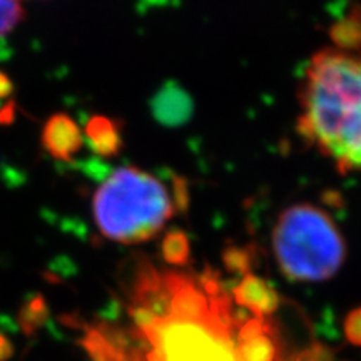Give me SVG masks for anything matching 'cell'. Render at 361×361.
<instances>
[{"mask_svg": "<svg viewBox=\"0 0 361 361\" xmlns=\"http://www.w3.org/2000/svg\"><path fill=\"white\" fill-rule=\"evenodd\" d=\"M85 135L94 151L101 156H114L123 144L119 126L104 116H96L89 121L85 126Z\"/></svg>", "mask_w": 361, "mask_h": 361, "instance_id": "7", "label": "cell"}, {"mask_svg": "<svg viewBox=\"0 0 361 361\" xmlns=\"http://www.w3.org/2000/svg\"><path fill=\"white\" fill-rule=\"evenodd\" d=\"M295 361H301V358H300V356H298V358H296Z\"/></svg>", "mask_w": 361, "mask_h": 361, "instance_id": "14", "label": "cell"}, {"mask_svg": "<svg viewBox=\"0 0 361 361\" xmlns=\"http://www.w3.org/2000/svg\"><path fill=\"white\" fill-rule=\"evenodd\" d=\"M13 356V345L11 338L0 333V361H8Z\"/></svg>", "mask_w": 361, "mask_h": 361, "instance_id": "12", "label": "cell"}, {"mask_svg": "<svg viewBox=\"0 0 361 361\" xmlns=\"http://www.w3.org/2000/svg\"><path fill=\"white\" fill-rule=\"evenodd\" d=\"M128 326L97 323L107 361H239L234 310L218 271L202 274L134 264L126 284Z\"/></svg>", "mask_w": 361, "mask_h": 361, "instance_id": "1", "label": "cell"}, {"mask_svg": "<svg viewBox=\"0 0 361 361\" xmlns=\"http://www.w3.org/2000/svg\"><path fill=\"white\" fill-rule=\"evenodd\" d=\"M271 245L279 271L293 283L331 279L346 259V243L335 219L311 202H298L281 211Z\"/></svg>", "mask_w": 361, "mask_h": 361, "instance_id": "4", "label": "cell"}, {"mask_svg": "<svg viewBox=\"0 0 361 361\" xmlns=\"http://www.w3.org/2000/svg\"><path fill=\"white\" fill-rule=\"evenodd\" d=\"M162 259L173 268H186L189 261V239L183 231H171L162 239L161 245Z\"/></svg>", "mask_w": 361, "mask_h": 361, "instance_id": "9", "label": "cell"}, {"mask_svg": "<svg viewBox=\"0 0 361 361\" xmlns=\"http://www.w3.org/2000/svg\"><path fill=\"white\" fill-rule=\"evenodd\" d=\"M40 144L49 156L57 161H71L84 144V134L71 116L54 114L45 121Z\"/></svg>", "mask_w": 361, "mask_h": 361, "instance_id": "5", "label": "cell"}, {"mask_svg": "<svg viewBox=\"0 0 361 361\" xmlns=\"http://www.w3.org/2000/svg\"><path fill=\"white\" fill-rule=\"evenodd\" d=\"M151 171L123 166L94 192V223L104 238L117 245L151 241L184 207L186 196Z\"/></svg>", "mask_w": 361, "mask_h": 361, "instance_id": "3", "label": "cell"}, {"mask_svg": "<svg viewBox=\"0 0 361 361\" xmlns=\"http://www.w3.org/2000/svg\"><path fill=\"white\" fill-rule=\"evenodd\" d=\"M49 319V306L44 296L34 295L27 298L25 303L19 310L17 323L25 336H34Z\"/></svg>", "mask_w": 361, "mask_h": 361, "instance_id": "8", "label": "cell"}, {"mask_svg": "<svg viewBox=\"0 0 361 361\" xmlns=\"http://www.w3.org/2000/svg\"><path fill=\"white\" fill-rule=\"evenodd\" d=\"M12 90H13V84L11 78H8L6 72L0 71V99L7 97L8 94H12Z\"/></svg>", "mask_w": 361, "mask_h": 361, "instance_id": "13", "label": "cell"}, {"mask_svg": "<svg viewBox=\"0 0 361 361\" xmlns=\"http://www.w3.org/2000/svg\"><path fill=\"white\" fill-rule=\"evenodd\" d=\"M345 336L351 345L361 346V306L350 311L345 319Z\"/></svg>", "mask_w": 361, "mask_h": 361, "instance_id": "11", "label": "cell"}, {"mask_svg": "<svg viewBox=\"0 0 361 361\" xmlns=\"http://www.w3.org/2000/svg\"><path fill=\"white\" fill-rule=\"evenodd\" d=\"M231 298L238 308L259 318H271L281 305V298L271 283L250 271L243 274L239 283L233 288Z\"/></svg>", "mask_w": 361, "mask_h": 361, "instance_id": "6", "label": "cell"}, {"mask_svg": "<svg viewBox=\"0 0 361 361\" xmlns=\"http://www.w3.org/2000/svg\"><path fill=\"white\" fill-rule=\"evenodd\" d=\"M24 19L22 0H0V37L12 32Z\"/></svg>", "mask_w": 361, "mask_h": 361, "instance_id": "10", "label": "cell"}, {"mask_svg": "<svg viewBox=\"0 0 361 361\" xmlns=\"http://www.w3.org/2000/svg\"><path fill=\"white\" fill-rule=\"evenodd\" d=\"M300 134L341 173L361 169V56L323 49L300 87Z\"/></svg>", "mask_w": 361, "mask_h": 361, "instance_id": "2", "label": "cell"}]
</instances>
